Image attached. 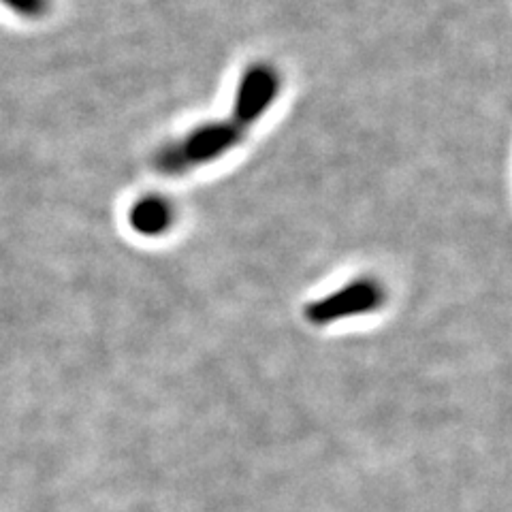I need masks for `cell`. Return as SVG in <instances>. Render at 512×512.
Instances as JSON below:
<instances>
[{"label": "cell", "instance_id": "obj_1", "mask_svg": "<svg viewBox=\"0 0 512 512\" xmlns=\"http://www.w3.org/2000/svg\"><path fill=\"white\" fill-rule=\"evenodd\" d=\"M242 137L244 128L233 120L203 124L197 131L186 135V139L178 143V146L169 148L160 156L158 167L165 173H180L184 169L212 163V160L224 156L233 146H237Z\"/></svg>", "mask_w": 512, "mask_h": 512}, {"label": "cell", "instance_id": "obj_2", "mask_svg": "<svg viewBox=\"0 0 512 512\" xmlns=\"http://www.w3.org/2000/svg\"><path fill=\"white\" fill-rule=\"evenodd\" d=\"M384 301V288L370 278H361L346 284L338 293L310 303L306 318L314 325H327L333 320L357 316L376 310Z\"/></svg>", "mask_w": 512, "mask_h": 512}, {"label": "cell", "instance_id": "obj_3", "mask_svg": "<svg viewBox=\"0 0 512 512\" xmlns=\"http://www.w3.org/2000/svg\"><path fill=\"white\" fill-rule=\"evenodd\" d=\"M278 90V73L267 67V64H252L237 84L231 120L246 131V128L259 120L271 107V103L276 101Z\"/></svg>", "mask_w": 512, "mask_h": 512}, {"label": "cell", "instance_id": "obj_4", "mask_svg": "<svg viewBox=\"0 0 512 512\" xmlns=\"http://www.w3.org/2000/svg\"><path fill=\"white\" fill-rule=\"evenodd\" d=\"M128 222H131V227L139 235H146V237L163 235L173 224V207L169 205L167 199L158 195L141 197L139 201L133 203L131 212H128Z\"/></svg>", "mask_w": 512, "mask_h": 512}, {"label": "cell", "instance_id": "obj_5", "mask_svg": "<svg viewBox=\"0 0 512 512\" xmlns=\"http://www.w3.org/2000/svg\"><path fill=\"white\" fill-rule=\"evenodd\" d=\"M0 3L28 20H39L41 15H45L47 7H50L47 0H0Z\"/></svg>", "mask_w": 512, "mask_h": 512}]
</instances>
